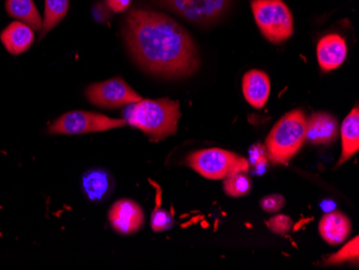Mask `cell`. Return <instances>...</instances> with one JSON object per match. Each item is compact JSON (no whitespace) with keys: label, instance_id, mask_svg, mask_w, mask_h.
I'll return each instance as SVG.
<instances>
[{"label":"cell","instance_id":"6da1fadb","mask_svg":"<svg viewBox=\"0 0 359 270\" xmlns=\"http://www.w3.org/2000/svg\"><path fill=\"white\" fill-rule=\"evenodd\" d=\"M123 34L133 58L149 74L165 79L187 78L201 65L191 35L166 14L132 10Z\"/></svg>","mask_w":359,"mask_h":270},{"label":"cell","instance_id":"7a4b0ae2","mask_svg":"<svg viewBox=\"0 0 359 270\" xmlns=\"http://www.w3.org/2000/svg\"><path fill=\"white\" fill-rule=\"evenodd\" d=\"M125 122L140 130L151 141L165 140L177 130L180 104L169 98L141 100L123 111Z\"/></svg>","mask_w":359,"mask_h":270},{"label":"cell","instance_id":"3957f363","mask_svg":"<svg viewBox=\"0 0 359 270\" xmlns=\"http://www.w3.org/2000/svg\"><path fill=\"white\" fill-rule=\"evenodd\" d=\"M306 118L302 110L288 112L274 125L266 139L268 161L285 164L302 148L306 141Z\"/></svg>","mask_w":359,"mask_h":270},{"label":"cell","instance_id":"277c9868","mask_svg":"<svg viewBox=\"0 0 359 270\" xmlns=\"http://www.w3.org/2000/svg\"><path fill=\"white\" fill-rule=\"evenodd\" d=\"M185 164L210 180H223L229 175L250 169L247 158L219 148L195 151L187 157Z\"/></svg>","mask_w":359,"mask_h":270},{"label":"cell","instance_id":"5b68a950","mask_svg":"<svg viewBox=\"0 0 359 270\" xmlns=\"http://www.w3.org/2000/svg\"><path fill=\"white\" fill-rule=\"evenodd\" d=\"M251 6L258 28L272 43L285 41L294 34L292 12L282 0H252Z\"/></svg>","mask_w":359,"mask_h":270},{"label":"cell","instance_id":"8992f818","mask_svg":"<svg viewBox=\"0 0 359 270\" xmlns=\"http://www.w3.org/2000/svg\"><path fill=\"white\" fill-rule=\"evenodd\" d=\"M126 125L124 119H113L90 111H70L56 119L48 133L52 135H84L107 132Z\"/></svg>","mask_w":359,"mask_h":270},{"label":"cell","instance_id":"52a82bcc","mask_svg":"<svg viewBox=\"0 0 359 270\" xmlns=\"http://www.w3.org/2000/svg\"><path fill=\"white\" fill-rule=\"evenodd\" d=\"M86 95L90 104L104 109H118L142 100L120 76L90 84L86 88Z\"/></svg>","mask_w":359,"mask_h":270},{"label":"cell","instance_id":"ba28073f","mask_svg":"<svg viewBox=\"0 0 359 270\" xmlns=\"http://www.w3.org/2000/svg\"><path fill=\"white\" fill-rule=\"evenodd\" d=\"M157 3L195 25L205 26L219 19L231 0H157Z\"/></svg>","mask_w":359,"mask_h":270},{"label":"cell","instance_id":"9c48e42d","mask_svg":"<svg viewBox=\"0 0 359 270\" xmlns=\"http://www.w3.org/2000/svg\"><path fill=\"white\" fill-rule=\"evenodd\" d=\"M109 223L121 235H133L144 225V213L140 205L132 199L123 198L113 203L108 213Z\"/></svg>","mask_w":359,"mask_h":270},{"label":"cell","instance_id":"30bf717a","mask_svg":"<svg viewBox=\"0 0 359 270\" xmlns=\"http://www.w3.org/2000/svg\"><path fill=\"white\" fill-rule=\"evenodd\" d=\"M81 187L88 201L93 203H102L112 196L116 189V180L106 168L93 167L83 173Z\"/></svg>","mask_w":359,"mask_h":270},{"label":"cell","instance_id":"8fae6325","mask_svg":"<svg viewBox=\"0 0 359 270\" xmlns=\"http://www.w3.org/2000/svg\"><path fill=\"white\" fill-rule=\"evenodd\" d=\"M348 54L346 42L337 34L324 36L316 48L318 62L323 72H332L344 64Z\"/></svg>","mask_w":359,"mask_h":270},{"label":"cell","instance_id":"7c38bea8","mask_svg":"<svg viewBox=\"0 0 359 270\" xmlns=\"http://www.w3.org/2000/svg\"><path fill=\"white\" fill-rule=\"evenodd\" d=\"M339 134L338 120L326 112H316L306 120V140L312 144H330Z\"/></svg>","mask_w":359,"mask_h":270},{"label":"cell","instance_id":"4fadbf2b","mask_svg":"<svg viewBox=\"0 0 359 270\" xmlns=\"http://www.w3.org/2000/svg\"><path fill=\"white\" fill-rule=\"evenodd\" d=\"M5 49L12 55L25 53L35 41V32L23 22L14 21L0 34Z\"/></svg>","mask_w":359,"mask_h":270},{"label":"cell","instance_id":"5bb4252c","mask_svg":"<svg viewBox=\"0 0 359 270\" xmlns=\"http://www.w3.org/2000/svg\"><path fill=\"white\" fill-rule=\"evenodd\" d=\"M318 231L328 245H338L344 243L352 233V223L344 213L334 210L325 213L318 225Z\"/></svg>","mask_w":359,"mask_h":270},{"label":"cell","instance_id":"9a60e30c","mask_svg":"<svg viewBox=\"0 0 359 270\" xmlns=\"http://www.w3.org/2000/svg\"><path fill=\"white\" fill-rule=\"evenodd\" d=\"M270 79L262 70H250L242 80L244 98L256 109L263 108L270 95Z\"/></svg>","mask_w":359,"mask_h":270},{"label":"cell","instance_id":"2e32d148","mask_svg":"<svg viewBox=\"0 0 359 270\" xmlns=\"http://www.w3.org/2000/svg\"><path fill=\"white\" fill-rule=\"evenodd\" d=\"M341 151L338 166L352 158L359 150V109L355 107L341 125Z\"/></svg>","mask_w":359,"mask_h":270},{"label":"cell","instance_id":"e0dca14e","mask_svg":"<svg viewBox=\"0 0 359 270\" xmlns=\"http://www.w3.org/2000/svg\"><path fill=\"white\" fill-rule=\"evenodd\" d=\"M8 15L29 25L36 32L42 28V19L34 0H6Z\"/></svg>","mask_w":359,"mask_h":270},{"label":"cell","instance_id":"ac0fdd59","mask_svg":"<svg viewBox=\"0 0 359 270\" xmlns=\"http://www.w3.org/2000/svg\"><path fill=\"white\" fill-rule=\"evenodd\" d=\"M69 0H46L44 1V17L40 32V40L46 37L48 32L56 27L69 11Z\"/></svg>","mask_w":359,"mask_h":270},{"label":"cell","instance_id":"d6986e66","mask_svg":"<svg viewBox=\"0 0 359 270\" xmlns=\"http://www.w3.org/2000/svg\"><path fill=\"white\" fill-rule=\"evenodd\" d=\"M223 189L231 197L245 196L252 189V179L248 171H239L223 179Z\"/></svg>","mask_w":359,"mask_h":270},{"label":"cell","instance_id":"ffe728a7","mask_svg":"<svg viewBox=\"0 0 359 270\" xmlns=\"http://www.w3.org/2000/svg\"><path fill=\"white\" fill-rule=\"evenodd\" d=\"M358 237H355L350 243H346L340 251L332 254L328 257L325 264L326 265H338L346 262H358L359 248Z\"/></svg>","mask_w":359,"mask_h":270},{"label":"cell","instance_id":"44dd1931","mask_svg":"<svg viewBox=\"0 0 359 270\" xmlns=\"http://www.w3.org/2000/svg\"><path fill=\"white\" fill-rule=\"evenodd\" d=\"M175 222L172 215L161 207H156L151 215V227L156 233L172 229Z\"/></svg>","mask_w":359,"mask_h":270},{"label":"cell","instance_id":"7402d4cb","mask_svg":"<svg viewBox=\"0 0 359 270\" xmlns=\"http://www.w3.org/2000/svg\"><path fill=\"white\" fill-rule=\"evenodd\" d=\"M250 167L253 169L255 175H263L268 167L267 152L265 147L262 144H256L250 150Z\"/></svg>","mask_w":359,"mask_h":270},{"label":"cell","instance_id":"603a6c76","mask_svg":"<svg viewBox=\"0 0 359 270\" xmlns=\"http://www.w3.org/2000/svg\"><path fill=\"white\" fill-rule=\"evenodd\" d=\"M267 225L272 233L278 234V235H285V234L292 231L294 223L288 215H278L272 217L268 221Z\"/></svg>","mask_w":359,"mask_h":270},{"label":"cell","instance_id":"cb8c5ba5","mask_svg":"<svg viewBox=\"0 0 359 270\" xmlns=\"http://www.w3.org/2000/svg\"><path fill=\"white\" fill-rule=\"evenodd\" d=\"M285 205V198L282 195L272 194L264 197L260 201V207L268 213L278 212Z\"/></svg>","mask_w":359,"mask_h":270},{"label":"cell","instance_id":"d4e9b609","mask_svg":"<svg viewBox=\"0 0 359 270\" xmlns=\"http://www.w3.org/2000/svg\"><path fill=\"white\" fill-rule=\"evenodd\" d=\"M132 0H106L107 7L114 13L126 11L130 7Z\"/></svg>","mask_w":359,"mask_h":270},{"label":"cell","instance_id":"484cf974","mask_svg":"<svg viewBox=\"0 0 359 270\" xmlns=\"http://www.w3.org/2000/svg\"><path fill=\"white\" fill-rule=\"evenodd\" d=\"M320 209H322L324 213L332 212V211L336 210L337 208V203L330 198L324 199V201L320 203Z\"/></svg>","mask_w":359,"mask_h":270}]
</instances>
